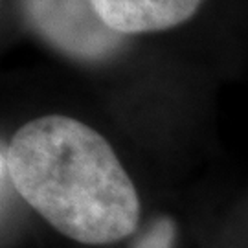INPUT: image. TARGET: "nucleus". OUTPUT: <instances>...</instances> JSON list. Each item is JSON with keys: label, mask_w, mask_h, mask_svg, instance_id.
I'll return each mask as SVG.
<instances>
[{"label": "nucleus", "mask_w": 248, "mask_h": 248, "mask_svg": "<svg viewBox=\"0 0 248 248\" xmlns=\"http://www.w3.org/2000/svg\"><path fill=\"white\" fill-rule=\"evenodd\" d=\"M2 173L33 210L85 245L124 239L140 201L110 143L92 127L59 114L28 122L2 149Z\"/></svg>", "instance_id": "f257e3e1"}, {"label": "nucleus", "mask_w": 248, "mask_h": 248, "mask_svg": "<svg viewBox=\"0 0 248 248\" xmlns=\"http://www.w3.org/2000/svg\"><path fill=\"white\" fill-rule=\"evenodd\" d=\"M28 26L55 50L83 61H101L124 46L125 35L101 20L92 0H20Z\"/></svg>", "instance_id": "f03ea898"}, {"label": "nucleus", "mask_w": 248, "mask_h": 248, "mask_svg": "<svg viewBox=\"0 0 248 248\" xmlns=\"http://www.w3.org/2000/svg\"><path fill=\"white\" fill-rule=\"evenodd\" d=\"M94 9L110 30L122 35L164 31L186 22L202 0H92Z\"/></svg>", "instance_id": "7ed1b4c3"}, {"label": "nucleus", "mask_w": 248, "mask_h": 248, "mask_svg": "<svg viewBox=\"0 0 248 248\" xmlns=\"http://www.w3.org/2000/svg\"><path fill=\"white\" fill-rule=\"evenodd\" d=\"M175 237V226L168 219L153 224L134 245V248H171Z\"/></svg>", "instance_id": "20e7f679"}]
</instances>
